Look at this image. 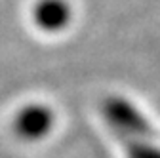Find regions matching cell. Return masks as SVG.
Returning a JSON list of instances; mask_svg holds the SVG:
<instances>
[{"instance_id":"1","label":"cell","mask_w":160,"mask_h":158,"mask_svg":"<svg viewBox=\"0 0 160 158\" xmlns=\"http://www.w3.org/2000/svg\"><path fill=\"white\" fill-rule=\"evenodd\" d=\"M107 114L112 130L124 141L128 158H160V145L152 143L154 133L151 131V126H147L135 111L116 103Z\"/></svg>"},{"instance_id":"2","label":"cell","mask_w":160,"mask_h":158,"mask_svg":"<svg viewBox=\"0 0 160 158\" xmlns=\"http://www.w3.org/2000/svg\"><path fill=\"white\" fill-rule=\"evenodd\" d=\"M52 128V114L46 109H27L17 120V131L27 139H38Z\"/></svg>"}]
</instances>
